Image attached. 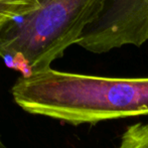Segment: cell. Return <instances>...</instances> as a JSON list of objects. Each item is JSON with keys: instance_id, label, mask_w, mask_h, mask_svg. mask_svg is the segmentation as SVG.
Wrapping results in <instances>:
<instances>
[{"instance_id": "obj_1", "label": "cell", "mask_w": 148, "mask_h": 148, "mask_svg": "<svg viewBox=\"0 0 148 148\" xmlns=\"http://www.w3.org/2000/svg\"><path fill=\"white\" fill-rule=\"evenodd\" d=\"M11 93L24 111L72 125L148 115V78H108L51 68L21 76Z\"/></svg>"}, {"instance_id": "obj_2", "label": "cell", "mask_w": 148, "mask_h": 148, "mask_svg": "<svg viewBox=\"0 0 148 148\" xmlns=\"http://www.w3.org/2000/svg\"><path fill=\"white\" fill-rule=\"evenodd\" d=\"M107 1L37 0L36 10L1 27L0 57L22 55L32 74L49 70L71 45H78L104 12Z\"/></svg>"}, {"instance_id": "obj_3", "label": "cell", "mask_w": 148, "mask_h": 148, "mask_svg": "<svg viewBox=\"0 0 148 148\" xmlns=\"http://www.w3.org/2000/svg\"><path fill=\"white\" fill-rule=\"evenodd\" d=\"M148 41V0H108L104 12L86 30L78 45L105 53Z\"/></svg>"}, {"instance_id": "obj_4", "label": "cell", "mask_w": 148, "mask_h": 148, "mask_svg": "<svg viewBox=\"0 0 148 148\" xmlns=\"http://www.w3.org/2000/svg\"><path fill=\"white\" fill-rule=\"evenodd\" d=\"M38 8L37 0H0V22L6 23Z\"/></svg>"}, {"instance_id": "obj_5", "label": "cell", "mask_w": 148, "mask_h": 148, "mask_svg": "<svg viewBox=\"0 0 148 148\" xmlns=\"http://www.w3.org/2000/svg\"><path fill=\"white\" fill-rule=\"evenodd\" d=\"M117 148H148V123L127 127Z\"/></svg>"}, {"instance_id": "obj_6", "label": "cell", "mask_w": 148, "mask_h": 148, "mask_svg": "<svg viewBox=\"0 0 148 148\" xmlns=\"http://www.w3.org/2000/svg\"><path fill=\"white\" fill-rule=\"evenodd\" d=\"M0 148H4V145H3V144H2L1 140H0Z\"/></svg>"}, {"instance_id": "obj_7", "label": "cell", "mask_w": 148, "mask_h": 148, "mask_svg": "<svg viewBox=\"0 0 148 148\" xmlns=\"http://www.w3.org/2000/svg\"><path fill=\"white\" fill-rule=\"evenodd\" d=\"M4 24H5V23H3V22H0V29H1V27L4 25Z\"/></svg>"}]
</instances>
